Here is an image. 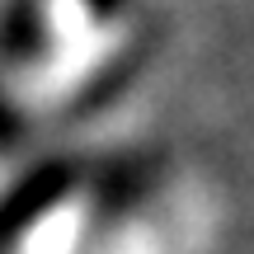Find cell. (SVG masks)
Here are the masks:
<instances>
[{
  "instance_id": "obj_1",
  "label": "cell",
  "mask_w": 254,
  "mask_h": 254,
  "mask_svg": "<svg viewBox=\"0 0 254 254\" xmlns=\"http://www.w3.org/2000/svg\"><path fill=\"white\" fill-rule=\"evenodd\" d=\"M47 24H52V57L24 75L19 90L28 99H57V94L75 90L80 75H90L118 43V28L94 19L85 0H43Z\"/></svg>"
},
{
  "instance_id": "obj_2",
  "label": "cell",
  "mask_w": 254,
  "mask_h": 254,
  "mask_svg": "<svg viewBox=\"0 0 254 254\" xmlns=\"http://www.w3.org/2000/svg\"><path fill=\"white\" fill-rule=\"evenodd\" d=\"M80 221H85V202L71 198V202H62V207H52L28 231V240H24L19 254H71L75 236H80Z\"/></svg>"
}]
</instances>
